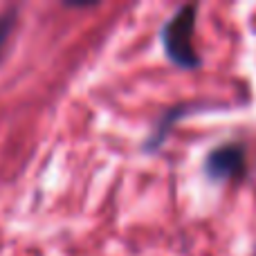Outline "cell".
Returning <instances> with one entry per match:
<instances>
[{"label": "cell", "instance_id": "cell-3", "mask_svg": "<svg viewBox=\"0 0 256 256\" xmlns=\"http://www.w3.org/2000/svg\"><path fill=\"white\" fill-rule=\"evenodd\" d=\"M182 115H184V108H182V106L171 108V110H168L166 115L162 117V122H160L158 128L153 130V135H150L148 140H146L144 148H146V150H155V148H160V146L164 144V140H166V135H168V130H171V126L176 124V120H180Z\"/></svg>", "mask_w": 256, "mask_h": 256}, {"label": "cell", "instance_id": "cell-1", "mask_svg": "<svg viewBox=\"0 0 256 256\" xmlns=\"http://www.w3.org/2000/svg\"><path fill=\"white\" fill-rule=\"evenodd\" d=\"M196 4H182L162 27V45L168 61L182 70H196L202 66V58L194 48L196 32Z\"/></svg>", "mask_w": 256, "mask_h": 256}, {"label": "cell", "instance_id": "cell-4", "mask_svg": "<svg viewBox=\"0 0 256 256\" xmlns=\"http://www.w3.org/2000/svg\"><path fill=\"white\" fill-rule=\"evenodd\" d=\"M18 25V9H7V12L0 14V56H2V50L7 45L9 36L14 34Z\"/></svg>", "mask_w": 256, "mask_h": 256}, {"label": "cell", "instance_id": "cell-2", "mask_svg": "<svg viewBox=\"0 0 256 256\" xmlns=\"http://www.w3.org/2000/svg\"><path fill=\"white\" fill-rule=\"evenodd\" d=\"M248 173V150L238 142L216 146L204 158V176L209 180H240Z\"/></svg>", "mask_w": 256, "mask_h": 256}]
</instances>
